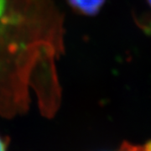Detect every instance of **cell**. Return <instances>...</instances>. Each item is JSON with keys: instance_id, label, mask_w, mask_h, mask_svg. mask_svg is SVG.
Masks as SVG:
<instances>
[{"instance_id": "obj_1", "label": "cell", "mask_w": 151, "mask_h": 151, "mask_svg": "<svg viewBox=\"0 0 151 151\" xmlns=\"http://www.w3.org/2000/svg\"><path fill=\"white\" fill-rule=\"evenodd\" d=\"M63 17L51 0H0V116L24 113L30 89L45 117L59 108L55 60L64 50Z\"/></svg>"}, {"instance_id": "obj_2", "label": "cell", "mask_w": 151, "mask_h": 151, "mask_svg": "<svg viewBox=\"0 0 151 151\" xmlns=\"http://www.w3.org/2000/svg\"><path fill=\"white\" fill-rule=\"evenodd\" d=\"M106 0H67L70 7L76 13L86 16L97 14Z\"/></svg>"}, {"instance_id": "obj_3", "label": "cell", "mask_w": 151, "mask_h": 151, "mask_svg": "<svg viewBox=\"0 0 151 151\" xmlns=\"http://www.w3.org/2000/svg\"><path fill=\"white\" fill-rule=\"evenodd\" d=\"M116 151H145L144 147L131 145L129 143H124L122 146Z\"/></svg>"}, {"instance_id": "obj_4", "label": "cell", "mask_w": 151, "mask_h": 151, "mask_svg": "<svg viewBox=\"0 0 151 151\" xmlns=\"http://www.w3.org/2000/svg\"><path fill=\"white\" fill-rule=\"evenodd\" d=\"M9 144V139L0 134V151H7Z\"/></svg>"}, {"instance_id": "obj_5", "label": "cell", "mask_w": 151, "mask_h": 151, "mask_svg": "<svg viewBox=\"0 0 151 151\" xmlns=\"http://www.w3.org/2000/svg\"><path fill=\"white\" fill-rule=\"evenodd\" d=\"M144 148H145V151H151V141L148 142L144 146Z\"/></svg>"}, {"instance_id": "obj_6", "label": "cell", "mask_w": 151, "mask_h": 151, "mask_svg": "<svg viewBox=\"0 0 151 151\" xmlns=\"http://www.w3.org/2000/svg\"><path fill=\"white\" fill-rule=\"evenodd\" d=\"M147 1H148L149 4H150V7H151V0H147Z\"/></svg>"}]
</instances>
